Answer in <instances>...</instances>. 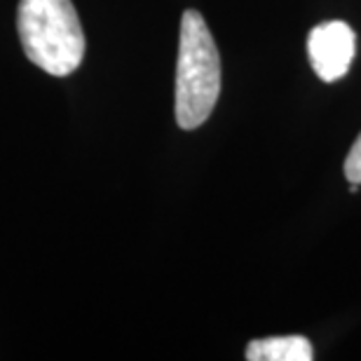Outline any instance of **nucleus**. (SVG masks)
Listing matches in <instances>:
<instances>
[{
    "label": "nucleus",
    "instance_id": "nucleus-5",
    "mask_svg": "<svg viewBox=\"0 0 361 361\" xmlns=\"http://www.w3.org/2000/svg\"><path fill=\"white\" fill-rule=\"evenodd\" d=\"M345 176L350 183H361V134L357 136L355 146L350 148L348 157H345Z\"/></svg>",
    "mask_w": 361,
    "mask_h": 361
},
{
    "label": "nucleus",
    "instance_id": "nucleus-2",
    "mask_svg": "<svg viewBox=\"0 0 361 361\" xmlns=\"http://www.w3.org/2000/svg\"><path fill=\"white\" fill-rule=\"evenodd\" d=\"M221 94V56L200 12L185 10L180 19L176 63V122L197 129L212 115Z\"/></svg>",
    "mask_w": 361,
    "mask_h": 361
},
{
    "label": "nucleus",
    "instance_id": "nucleus-1",
    "mask_svg": "<svg viewBox=\"0 0 361 361\" xmlns=\"http://www.w3.org/2000/svg\"><path fill=\"white\" fill-rule=\"evenodd\" d=\"M17 28L26 56L49 75H71L82 63L85 33L71 0H21Z\"/></svg>",
    "mask_w": 361,
    "mask_h": 361
},
{
    "label": "nucleus",
    "instance_id": "nucleus-3",
    "mask_svg": "<svg viewBox=\"0 0 361 361\" xmlns=\"http://www.w3.org/2000/svg\"><path fill=\"white\" fill-rule=\"evenodd\" d=\"M357 52V35L345 21H326L310 31L307 56L314 73L324 82L345 78Z\"/></svg>",
    "mask_w": 361,
    "mask_h": 361
},
{
    "label": "nucleus",
    "instance_id": "nucleus-4",
    "mask_svg": "<svg viewBox=\"0 0 361 361\" xmlns=\"http://www.w3.org/2000/svg\"><path fill=\"white\" fill-rule=\"evenodd\" d=\"M249 361H310L312 345L302 336H277L263 338L247 345Z\"/></svg>",
    "mask_w": 361,
    "mask_h": 361
}]
</instances>
